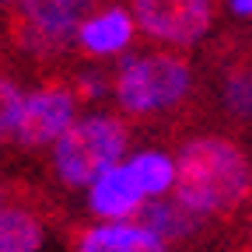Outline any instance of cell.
<instances>
[{
  "instance_id": "cell-1",
  "label": "cell",
  "mask_w": 252,
  "mask_h": 252,
  "mask_svg": "<svg viewBox=\"0 0 252 252\" xmlns=\"http://www.w3.org/2000/svg\"><path fill=\"white\" fill-rule=\"evenodd\" d=\"M175 200L196 217H231L252 200V158L224 133L189 137L175 158Z\"/></svg>"
},
{
  "instance_id": "cell-2",
  "label": "cell",
  "mask_w": 252,
  "mask_h": 252,
  "mask_svg": "<svg viewBox=\"0 0 252 252\" xmlns=\"http://www.w3.org/2000/svg\"><path fill=\"white\" fill-rule=\"evenodd\" d=\"M193 63L175 49H147L126 56L116 77L112 94L126 116H158L179 109L193 94Z\"/></svg>"
},
{
  "instance_id": "cell-3",
  "label": "cell",
  "mask_w": 252,
  "mask_h": 252,
  "mask_svg": "<svg viewBox=\"0 0 252 252\" xmlns=\"http://www.w3.org/2000/svg\"><path fill=\"white\" fill-rule=\"evenodd\" d=\"M130 130L116 116H84L53 144V172L63 186L88 189L102 172L123 161Z\"/></svg>"
},
{
  "instance_id": "cell-4",
  "label": "cell",
  "mask_w": 252,
  "mask_h": 252,
  "mask_svg": "<svg viewBox=\"0 0 252 252\" xmlns=\"http://www.w3.org/2000/svg\"><path fill=\"white\" fill-rule=\"evenodd\" d=\"M91 14L94 0H18L11 11V39L32 56H56L77 42Z\"/></svg>"
},
{
  "instance_id": "cell-5",
  "label": "cell",
  "mask_w": 252,
  "mask_h": 252,
  "mask_svg": "<svg viewBox=\"0 0 252 252\" xmlns=\"http://www.w3.org/2000/svg\"><path fill=\"white\" fill-rule=\"evenodd\" d=\"M130 14L144 39L186 49L214 28V0H130Z\"/></svg>"
},
{
  "instance_id": "cell-6",
  "label": "cell",
  "mask_w": 252,
  "mask_h": 252,
  "mask_svg": "<svg viewBox=\"0 0 252 252\" xmlns=\"http://www.w3.org/2000/svg\"><path fill=\"white\" fill-rule=\"evenodd\" d=\"M77 102L81 94L77 88L70 84H42L32 94H25V105H21V116L14 123V144L21 151H42V147H53L63 133L74 126L77 119Z\"/></svg>"
},
{
  "instance_id": "cell-7",
  "label": "cell",
  "mask_w": 252,
  "mask_h": 252,
  "mask_svg": "<svg viewBox=\"0 0 252 252\" xmlns=\"http://www.w3.org/2000/svg\"><path fill=\"white\" fill-rule=\"evenodd\" d=\"M144 203H147V196H144L130 161L112 165L88 186V207L102 220H133L144 210Z\"/></svg>"
},
{
  "instance_id": "cell-8",
  "label": "cell",
  "mask_w": 252,
  "mask_h": 252,
  "mask_svg": "<svg viewBox=\"0 0 252 252\" xmlns=\"http://www.w3.org/2000/svg\"><path fill=\"white\" fill-rule=\"evenodd\" d=\"M217 105L235 126H252V49H220Z\"/></svg>"
},
{
  "instance_id": "cell-9",
  "label": "cell",
  "mask_w": 252,
  "mask_h": 252,
  "mask_svg": "<svg viewBox=\"0 0 252 252\" xmlns=\"http://www.w3.org/2000/svg\"><path fill=\"white\" fill-rule=\"evenodd\" d=\"M74 252H168V242L140 220H98L77 231Z\"/></svg>"
},
{
  "instance_id": "cell-10",
  "label": "cell",
  "mask_w": 252,
  "mask_h": 252,
  "mask_svg": "<svg viewBox=\"0 0 252 252\" xmlns=\"http://www.w3.org/2000/svg\"><path fill=\"white\" fill-rule=\"evenodd\" d=\"M46 242V217L21 193L0 200V252H39Z\"/></svg>"
},
{
  "instance_id": "cell-11",
  "label": "cell",
  "mask_w": 252,
  "mask_h": 252,
  "mask_svg": "<svg viewBox=\"0 0 252 252\" xmlns=\"http://www.w3.org/2000/svg\"><path fill=\"white\" fill-rule=\"evenodd\" d=\"M133 32H137V21H133L130 11H123V7H102V11H94L81 25L77 46L88 56H116V53H123L126 46L133 42Z\"/></svg>"
},
{
  "instance_id": "cell-12",
  "label": "cell",
  "mask_w": 252,
  "mask_h": 252,
  "mask_svg": "<svg viewBox=\"0 0 252 252\" xmlns=\"http://www.w3.org/2000/svg\"><path fill=\"white\" fill-rule=\"evenodd\" d=\"M137 220L144 228H151L154 235H161L165 242H179V238H189L196 228H200V220L193 210H189L182 200H165V196H158V200H147L144 210L137 214Z\"/></svg>"
},
{
  "instance_id": "cell-13",
  "label": "cell",
  "mask_w": 252,
  "mask_h": 252,
  "mask_svg": "<svg viewBox=\"0 0 252 252\" xmlns=\"http://www.w3.org/2000/svg\"><path fill=\"white\" fill-rule=\"evenodd\" d=\"M130 168L147 200H158L175 189V158H168L165 151H137L130 158Z\"/></svg>"
},
{
  "instance_id": "cell-14",
  "label": "cell",
  "mask_w": 252,
  "mask_h": 252,
  "mask_svg": "<svg viewBox=\"0 0 252 252\" xmlns=\"http://www.w3.org/2000/svg\"><path fill=\"white\" fill-rule=\"evenodd\" d=\"M21 105H25L21 88L11 77H0V140H4L7 133H14V123L21 116Z\"/></svg>"
},
{
  "instance_id": "cell-15",
  "label": "cell",
  "mask_w": 252,
  "mask_h": 252,
  "mask_svg": "<svg viewBox=\"0 0 252 252\" xmlns=\"http://www.w3.org/2000/svg\"><path fill=\"white\" fill-rule=\"evenodd\" d=\"M228 4H231V11H235V14L252 18V0H228Z\"/></svg>"
},
{
  "instance_id": "cell-16",
  "label": "cell",
  "mask_w": 252,
  "mask_h": 252,
  "mask_svg": "<svg viewBox=\"0 0 252 252\" xmlns=\"http://www.w3.org/2000/svg\"><path fill=\"white\" fill-rule=\"evenodd\" d=\"M7 193H11V186H7V182H0V200H4Z\"/></svg>"
},
{
  "instance_id": "cell-17",
  "label": "cell",
  "mask_w": 252,
  "mask_h": 252,
  "mask_svg": "<svg viewBox=\"0 0 252 252\" xmlns=\"http://www.w3.org/2000/svg\"><path fill=\"white\" fill-rule=\"evenodd\" d=\"M245 252H252V224H249V245H245Z\"/></svg>"
}]
</instances>
